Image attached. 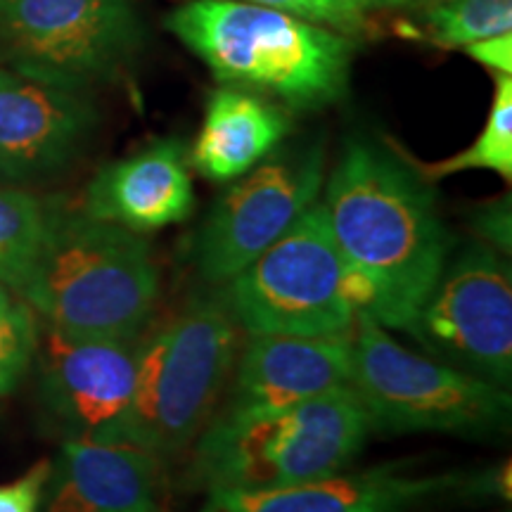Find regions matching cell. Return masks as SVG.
Segmentation results:
<instances>
[{"label":"cell","mask_w":512,"mask_h":512,"mask_svg":"<svg viewBox=\"0 0 512 512\" xmlns=\"http://www.w3.org/2000/svg\"><path fill=\"white\" fill-rule=\"evenodd\" d=\"M320 202L354 275L361 316L406 330L448 259V230L432 183L403 150L349 138Z\"/></svg>","instance_id":"obj_1"},{"label":"cell","mask_w":512,"mask_h":512,"mask_svg":"<svg viewBox=\"0 0 512 512\" xmlns=\"http://www.w3.org/2000/svg\"><path fill=\"white\" fill-rule=\"evenodd\" d=\"M166 29L223 86L311 112L347 95L354 38L252 0H185Z\"/></svg>","instance_id":"obj_2"},{"label":"cell","mask_w":512,"mask_h":512,"mask_svg":"<svg viewBox=\"0 0 512 512\" xmlns=\"http://www.w3.org/2000/svg\"><path fill=\"white\" fill-rule=\"evenodd\" d=\"M17 294L50 328L136 337L155 316L159 268L140 233L86 211L48 209L41 249Z\"/></svg>","instance_id":"obj_3"},{"label":"cell","mask_w":512,"mask_h":512,"mask_svg":"<svg viewBox=\"0 0 512 512\" xmlns=\"http://www.w3.org/2000/svg\"><path fill=\"white\" fill-rule=\"evenodd\" d=\"M373 420L349 387L256 413H221L195 441L190 482L202 489H273L347 470Z\"/></svg>","instance_id":"obj_4"},{"label":"cell","mask_w":512,"mask_h":512,"mask_svg":"<svg viewBox=\"0 0 512 512\" xmlns=\"http://www.w3.org/2000/svg\"><path fill=\"white\" fill-rule=\"evenodd\" d=\"M238 339L223 294L192 297L174 318L147 330L121 444L159 460L188 451L214 418L238 361Z\"/></svg>","instance_id":"obj_5"},{"label":"cell","mask_w":512,"mask_h":512,"mask_svg":"<svg viewBox=\"0 0 512 512\" xmlns=\"http://www.w3.org/2000/svg\"><path fill=\"white\" fill-rule=\"evenodd\" d=\"M351 389L373 427L387 432L486 439L510 427L508 387L401 347L368 316H358L351 328Z\"/></svg>","instance_id":"obj_6"},{"label":"cell","mask_w":512,"mask_h":512,"mask_svg":"<svg viewBox=\"0 0 512 512\" xmlns=\"http://www.w3.org/2000/svg\"><path fill=\"white\" fill-rule=\"evenodd\" d=\"M221 294L247 335H339L361 316L354 275L318 200Z\"/></svg>","instance_id":"obj_7"},{"label":"cell","mask_w":512,"mask_h":512,"mask_svg":"<svg viewBox=\"0 0 512 512\" xmlns=\"http://www.w3.org/2000/svg\"><path fill=\"white\" fill-rule=\"evenodd\" d=\"M140 43L133 0H0V46L24 74L86 91L124 72Z\"/></svg>","instance_id":"obj_8"},{"label":"cell","mask_w":512,"mask_h":512,"mask_svg":"<svg viewBox=\"0 0 512 512\" xmlns=\"http://www.w3.org/2000/svg\"><path fill=\"white\" fill-rule=\"evenodd\" d=\"M406 332L437 361L510 387L512 271L508 254L477 242L446 259Z\"/></svg>","instance_id":"obj_9"},{"label":"cell","mask_w":512,"mask_h":512,"mask_svg":"<svg viewBox=\"0 0 512 512\" xmlns=\"http://www.w3.org/2000/svg\"><path fill=\"white\" fill-rule=\"evenodd\" d=\"M325 183V145L268 155L214 204L192 242L202 280L226 285L252 264L318 200Z\"/></svg>","instance_id":"obj_10"},{"label":"cell","mask_w":512,"mask_h":512,"mask_svg":"<svg viewBox=\"0 0 512 512\" xmlns=\"http://www.w3.org/2000/svg\"><path fill=\"white\" fill-rule=\"evenodd\" d=\"M145 332L107 337L76 335L50 325L38 328V403L64 441L121 444Z\"/></svg>","instance_id":"obj_11"},{"label":"cell","mask_w":512,"mask_h":512,"mask_svg":"<svg viewBox=\"0 0 512 512\" xmlns=\"http://www.w3.org/2000/svg\"><path fill=\"white\" fill-rule=\"evenodd\" d=\"M98 126L83 88L0 67V183H41L81 155Z\"/></svg>","instance_id":"obj_12"},{"label":"cell","mask_w":512,"mask_h":512,"mask_svg":"<svg viewBox=\"0 0 512 512\" xmlns=\"http://www.w3.org/2000/svg\"><path fill=\"white\" fill-rule=\"evenodd\" d=\"M467 482L463 472H420L401 460L273 489H214L200 512H408Z\"/></svg>","instance_id":"obj_13"},{"label":"cell","mask_w":512,"mask_h":512,"mask_svg":"<svg viewBox=\"0 0 512 512\" xmlns=\"http://www.w3.org/2000/svg\"><path fill=\"white\" fill-rule=\"evenodd\" d=\"M223 413H256L351 384V330L339 335H249Z\"/></svg>","instance_id":"obj_14"},{"label":"cell","mask_w":512,"mask_h":512,"mask_svg":"<svg viewBox=\"0 0 512 512\" xmlns=\"http://www.w3.org/2000/svg\"><path fill=\"white\" fill-rule=\"evenodd\" d=\"M38 512H164L162 460L119 441H62Z\"/></svg>","instance_id":"obj_15"},{"label":"cell","mask_w":512,"mask_h":512,"mask_svg":"<svg viewBox=\"0 0 512 512\" xmlns=\"http://www.w3.org/2000/svg\"><path fill=\"white\" fill-rule=\"evenodd\" d=\"M195 188L181 140H157L136 155L105 164L88 185L83 211L133 233L190 219Z\"/></svg>","instance_id":"obj_16"},{"label":"cell","mask_w":512,"mask_h":512,"mask_svg":"<svg viewBox=\"0 0 512 512\" xmlns=\"http://www.w3.org/2000/svg\"><path fill=\"white\" fill-rule=\"evenodd\" d=\"M290 133V117L278 105L242 88L211 93L190 150V164L214 183L235 181L278 150Z\"/></svg>","instance_id":"obj_17"},{"label":"cell","mask_w":512,"mask_h":512,"mask_svg":"<svg viewBox=\"0 0 512 512\" xmlns=\"http://www.w3.org/2000/svg\"><path fill=\"white\" fill-rule=\"evenodd\" d=\"M494 102H491L489 117L475 143L456 155L439 159V162H418L406 155L408 162L427 183L441 178L463 174V171H494L505 181L512 178V79L505 74H494Z\"/></svg>","instance_id":"obj_18"},{"label":"cell","mask_w":512,"mask_h":512,"mask_svg":"<svg viewBox=\"0 0 512 512\" xmlns=\"http://www.w3.org/2000/svg\"><path fill=\"white\" fill-rule=\"evenodd\" d=\"M510 31L512 0H437L420 8L418 34L446 50H465L472 43Z\"/></svg>","instance_id":"obj_19"},{"label":"cell","mask_w":512,"mask_h":512,"mask_svg":"<svg viewBox=\"0 0 512 512\" xmlns=\"http://www.w3.org/2000/svg\"><path fill=\"white\" fill-rule=\"evenodd\" d=\"M48 207L19 188H0V285L17 292L34 268Z\"/></svg>","instance_id":"obj_20"},{"label":"cell","mask_w":512,"mask_h":512,"mask_svg":"<svg viewBox=\"0 0 512 512\" xmlns=\"http://www.w3.org/2000/svg\"><path fill=\"white\" fill-rule=\"evenodd\" d=\"M38 328L34 309L0 285V396L15 392L34 366Z\"/></svg>","instance_id":"obj_21"},{"label":"cell","mask_w":512,"mask_h":512,"mask_svg":"<svg viewBox=\"0 0 512 512\" xmlns=\"http://www.w3.org/2000/svg\"><path fill=\"white\" fill-rule=\"evenodd\" d=\"M252 3L283 10L287 15L306 19L349 38L363 34L373 17L370 0H252Z\"/></svg>","instance_id":"obj_22"},{"label":"cell","mask_w":512,"mask_h":512,"mask_svg":"<svg viewBox=\"0 0 512 512\" xmlns=\"http://www.w3.org/2000/svg\"><path fill=\"white\" fill-rule=\"evenodd\" d=\"M50 472V460H38L22 477L0 484V512H38Z\"/></svg>","instance_id":"obj_23"},{"label":"cell","mask_w":512,"mask_h":512,"mask_svg":"<svg viewBox=\"0 0 512 512\" xmlns=\"http://www.w3.org/2000/svg\"><path fill=\"white\" fill-rule=\"evenodd\" d=\"M475 233L484 245L498 249L501 254H510L512 247V216H510V195L484 204L475 214Z\"/></svg>","instance_id":"obj_24"},{"label":"cell","mask_w":512,"mask_h":512,"mask_svg":"<svg viewBox=\"0 0 512 512\" xmlns=\"http://www.w3.org/2000/svg\"><path fill=\"white\" fill-rule=\"evenodd\" d=\"M465 53L472 57V60L482 64V67L489 69L494 74H512V31L510 34H498L491 38H484V41L472 43V46L465 48Z\"/></svg>","instance_id":"obj_25"},{"label":"cell","mask_w":512,"mask_h":512,"mask_svg":"<svg viewBox=\"0 0 512 512\" xmlns=\"http://www.w3.org/2000/svg\"><path fill=\"white\" fill-rule=\"evenodd\" d=\"M437 3V0H370V10L375 12H389V10H411V8H425V5Z\"/></svg>","instance_id":"obj_26"}]
</instances>
